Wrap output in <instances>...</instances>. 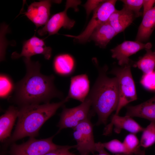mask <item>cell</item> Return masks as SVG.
Segmentation results:
<instances>
[{"label": "cell", "instance_id": "1", "mask_svg": "<svg viewBox=\"0 0 155 155\" xmlns=\"http://www.w3.org/2000/svg\"><path fill=\"white\" fill-rule=\"evenodd\" d=\"M23 58L26 74L15 85L13 96L17 103L21 106L41 102L46 103L53 98L63 97V94L55 85L54 75H43L40 72L41 65L38 61Z\"/></svg>", "mask_w": 155, "mask_h": 155}, {"label": "cell", "instance_id": "2", "mask_svg": "<svg viewBox=\"0 0 155 155\" xmlns=\"http://www.w3.org/2000/svg\"><path fill=\"white\" fill-rule=\"evenodd\" d=\"M98 71L96 79L88 96L90 99L92 110L98 117L97 125L106 124L111 113L116 111L119 103V95L117 79L110 78L106 75L108 67H101L95 61Z\"/></svg>", "mask_w": 155, "mask_h": 155}, {"label": "cell", "instance_id": "3", "mask_svg": "<svg viewBox=\"0 0 155 155\" xmlns=\"http://www.w3.org/2000/svg\"><path fill=\"white\" fill-rule=\"evenodd\" d=\"M69 100L66 96L58 102L21 106L19 109L18 122L10 141H16L27 136H36L44 123Z\"/></svg>", "mask_w": 155, "mask_h": 155}, {"label": "cell", "instance_id": "4", "mask_svg": "<svg viewBox=\"0 0 155 155\" xmlns=\"http://www.w3.org/2000/svg\"><path fill=\"white\" fill-rule=\"evenodd\" d=\"M110 73L115 75L117 79L119 98L118 105L114 115H118L121 109L129 103L137 99L135 87L130 64L121 67L113 68Z\"/></svg>", "mask_w": 155, "mask_h": 155}, {"label": "cell", "instance_id": "5", "mask_svg": "<svg viewBox=\"0 0 155 155\" xmlns=\"http://www.w3.org/2000/svg\"><path fill=\"white\" fill-rule=\"evenodd\" d=\"M115 7L111 2H102L93 12L92 16L84 30L77 36L69 34L64 35L72 38L80 43H84L89 41L94 31L101 24L107 22L111 15L115 11Z\"/></svg>", "mask_w": 155, "mask_h": 155}, {"label": "cell", "instance_id": "6", "mask_svg": "<svg viewBox=\"0 0 155 155\" xmlns=\"http://www.w3.org/2000/svg\"><path fill=\"white\" fill-rule=\"evenodd\" d=\"M81 2L80 1L67 0L64 10L51 16L44 26L38 31V35L43 36L48 34L49 36H50L57 34L62 28L67 29L71 28L75 24V21L68 17L67 10L72 8L77 11V7Z\"/></svg>", "mask_w": 155, "mask_h": 155}, {"label": "cell", "instance_id": "7", "mask_svg": "<svg viewBox=\"0 0 155 155\" xmlns=\"http://www.w3.org/2000/svg\"><path fill=\"white\" fill-rule=\"evenodd\" d=\"M54 135L40 140L30 137L26 142L11 146V155H44L48 152L59 148L63 146L55 144L53 142Z\"/></svg>", "mask_w": 155, "mask_h": 155}, {"label": "cell", "instance_id": "8", "mask_svg": "<svg viewBox=\"0 0 155 155\" xmlns=\"http://www.w3.org/2000/svg\"><path fill=\"white\" fill-rule=\"evenodd\" d=\"M92 106L91 100L87 96L80 105L72 108H64L60 115L58 126L59 131L67 128H73L81 122L89 118Z\"/></svg>", "mask_w": 155, "mask_h": 155}, {"label": "cell", "instance_id": "9", "mask_svg": "<svg viewBox=\"0 0 155 155\" xmlns=\"http://www.w3.org/2000/svg\"><path fill=\"white\" fill-rule=\"evenodd\" d=\"M73 136L77 143L75 148L80 155H88L96 151L93 126L89 118L73 128Z\"/></svg>", "mask_w": 155, "mask_h": 155}, {"label": "cell", "instance_id": "10", "mask_svg": "<svg viewBox=\"0 0 155 155\" xmlns=\"http://www.w3.org/2000/svg\"><path fill=\"white\" fill-rule=\"evenodd\" d=\"M52 49L47 46L43 40L34 35L29 39L24 41L23 43L21 52H16L12 53L11 57L16 59L23 57L27 59L35 55H42L46 60H49L52 55Z\"/></svg>", "mask_w": 155, "mask_h": 155}, {"label": "cell", "instance_id": "11", "mask_svg": "<svg viewBox=\"0 0 155 155\" xmlns=\"http://www.w3.org/2000/svg\"><path fill=\"white\" fill-rule=\"evenodd\" d=\"M150 43H144L135 41H125L111 49L112 58L116 59L118 64L123 66L129 64V57L144 49H150Z\"/></svg>", "mask_w": 155, "mask_h": 155}, {"label": "cell", "instance_id": "12", "mask_svg": "<svg viewBox=\"0 0 155 155\" xmlns=\"http://www.w3.org/2000/svg\"><path fill=\"white\" fill-rule=\"evenodd\" d=\"M52 1L42 0L34 2L28 7L23 13L35 25L37 28L45 25L50 18Z\"/></svg>", "mask_w": 155, "mask_h": 155}, {"label": "cell", "instance_id": "13", "mask_svg": "<svg viewBox=\"0 0 155 155\" xmlns=\"http://www.w3.org/2000/svg\"><path fill=\"white\" fill-rule=\"evenodd\" d=\"M113 126H114V131L117 133H119L121 130L124 129L131 133L135 134L143 131L144 129L131 117L125 115L122 117L114 115L111 123L105 128L104 134L107 135L110 134Z\"/></svg>", "mask_w": 155, "mask_h": 155}, {"label": "cell", "instance_id": "14", "mask_svg": "<svg viewBox=\"0 0 155 155\" xmlns=\"http://www.w3.org/2000/svg\"><path fill=\"white\" fill-rule=\"evenodd\" d=\"M90 82L87 75L82 74L72 77L67 96L83 102L89 94Z\"/></svg>", "mask_w": 155, "mask_h": 155}, {"label": "cell", "instance_id": "15", "mask_svg": "<svg viewBox=\"0 0 155 155\" xmlns=\"http://www.w3.org/2000/svg\"><path fill=\"white\" fill-rule=\"evenodd\" d=\"M125 116L141 117L155 122V95L139 104L127 106Z\"/></svg>", "mask_w": 155, "mask_h": 155}, {"label": "cell", "instance_id": "16", "mask_svg": "<svg viewBox=\"0 0 155 155\" xmlns=\"http://www.w3.org/2000/svg\"><path fill=\"white\" fill-rule=\"evenodd\" d=\"M135 17L132 12L123 7L121 10L116 9L110 16L107 22L113 28L117 34L129 26Z\"/></svg>", "mask_w": 155, "mask_h": 155}, {"label": "cell", "instance_id": "17", "mask_svg": "<svg viewBox=\"0 0 155 155\" xmlns=\"http://www.w3.org/2000/svg\"><path fill=\"white\" fill-rule=\"evenodd\" d=\"M117 34L108 22L98 26L92 34L89 40H92L100 47L104 48Z\"/></svg>", "mask_w": 155, "mask_h": 155}, {"label": "cell", "instance_id": "18", "mask_svg": "<svg viewBox=\"0 0 155 155\" xmlns=\"http://www.w3.org/2000/svg\"><path fill=\"white\" fill-rule=\"evenodd\" d=\"M53 67L54 71L57 74L63 76H69L75 70V60L70 54H60L54 58Z\"/></svg>", "mask_w": 155, "mask_h": 155}, {"label": "cell", "instance_id": "19", "mask_svg": "<svg viewBox=\"0 0 155 155\" xmlns=\"http://www.w3.org/2000/svg\"><path fill=\"white\" fill-rule=\"evenodd\" d=\"M19 109L10 106L0 117V140L3 141L9 137L15 121L18 116Z\"/></svg>", "mask_w": 155, "mask_h": 155}, {"label": "cell", "instance_id": "20", "mask_svg": "<svg viewBox=\"0 0 155 155\" xmlns=\"http://www.w3.org/2000/svg\"><path fill=\"white\" fill-rule=\"evenodd\" d=\"M143 16L135 39L141 42L149 39L155 27V5Z\"/></svg>", "mask_w": 155, "mask_h": 155}, {"label": "cell", "instance_id": "21", "mask_svg": "<svg viewBox=\"0 0 155 155\" xmlns=\"http://www.w3.org/2000/svg\"><path fill=\"white\" fill-rule=\"evenodd\" d=\"M145 49L146 53L134 64L133 66L137 67L144 74H148L155 71V51H152L150 49Z\"/></svg>", "mask_w": 155, "mask_h": 155}, {"label": "cell", "instance_id": "22", "mask_svg": "<svg viewBox=\"0 0 155 155\" xmlns=\"http://www.w3.org/2000/svg\"><path fill=\"white\" fill-rule=\"evenodd\" d=\"M123 143L129 155H145V151L140 149V142L135 134L127 135Z\"/></svg>", "mask_w": 155, "mask_h": 155}, {"label": "cell", "instance_id": "23", "mask_svg": "<svg viewBox=\"0 0 155 155\" xmlns=\"http://www.w3.org/2000/svg\"><path fill=\"white\" fill-rule=\"evenodd\" d=\"M140 141V145L147 148L155 143V122H151L144 129Z\"/></svg>", "mask_w": 155, "mask_h": 155}, {"label": "cell", "instance_id": "24", "mask_svg": "<svg viewBox=\"0 0 155 155\" xmlns=\"http://www.w3.org/2000/svg\"><path fill=\"white\" fill-rule=\"evenodd\" d=\"M15 86L13 81L8 75L1 73L0 76V97L2 99L9 97L14 91Z\"/></svg>", "mask_w": 155, "mask_h": 155}, {"label": "cell", "instance_id": "25", "mask_svg": "<svg viewBox=\"0 0 155 155\" xmlns=\"http://www.w3.org/2000/svg\"><path fill=\"white\" fill-rule=\"evenodd\" d=\"M104 148L116 155H129L123 143L117 139L102 143Z\"/></svg>", "mask_w": 155, "mask_h": 155}, {"label": "cell", "instance_id": "26", "mask_svg": "<svg viewBox=\"0 0 155 155\" xmlns=\"http://www.w3.org/2000/svg\"><path fill=\"white\" fill-rule=\"evenodd\" d=\"M123 7L132 12L136 17L140 15V9L143 6L144 0H122Z\"/></svg>", "mask_w": 155, "mask_h": 155}, {"label": "cell", "instance_id": "27", "mask_svg": "<svg viewBox=\"0 0 155 155\" xmlns=\"http://www.w3.org/2000/svg\"><path fill=\"white\" fill-rule=\"evenodd\" d=\"M140 83L146 89L155 91V71L148 74H144Z\"/></svg>", "mask_w": 155, "mask_h": 155}, {"label": "cell", "instance_id": "28", "mask_svg": "<svg viewBox=\"0 0 155 155\" xmlns=\"http://www.w3.org/2000/svg\"><path fill=\"white\" fill-rule=\"evenodd\" d=\"M73 148H75V145L63 146L62 147L50 151L44 155H75L70 151L71 149Z\"/></svg>", "mask_w": 155, "mask_h": 155}, {"label": "cell", "instance_id": "29", "mask_svg": "<svg viewBox=\"0 0 155 155\" xmlns=\"http://www.w3.org/2000/svg\"><path fill=\"white\" fill-rule=\"evenodd\" d=\"M103 0H89L84 5L87 16L89 15L104 1Z\"/></svg>", "mask_w": 155, "mask_h": 155}, {"label": "cell", "instance_id": "30", "mask_svg": "<svg viewBox=\"0 0 155 155\" xmlns=\"http://www.w3.org/2000/svg\"><path fill=\"white\" fill-rule=\"evenodd\" d=\"M155 3V0H144L143 16L153 7Z\"/></svg>", "mask_w": 155, "mask_h": 155}, {"label": "cell", "instance_id": "31", "mask_svg": "<svg viewBox=\"0 0 155 155\" xmlns=\"http://www.w3.org/2000/svg\"><path fill=\"white\" fill-rule=\"evenodd\" d=\"M102 143L98 142L96 143V151L98 152V154L94 155H111L105 150Z\"/></svg>", "mask_w": 155, "mask_h": 155}]
</instances>
